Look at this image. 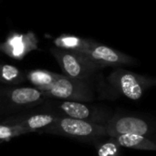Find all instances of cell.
Returning <instances> with one entry per match:
<instances>
[{
  "mask_svg": "<svg viewBox=\"0 0 156 156\" xmlns=\"http://www.w3.org/2000/svg\"><path fill=\"white\" fill-rule=\"evenodd\" d=\"M38 133L55 134L89 142H95L107 137L103 124L92 123L59 115L54 123L43 129Z\"/></svg>",
  "mask_w": 156,
  "mask_h": 156,
  "instance_id": "6da1fadb",
  "label": "cell"
},
{
  "mask_svg": "<svg viewBox=\"0 0 156 156\" xmlns=\"http://www.w3.org/2000/svg\"><path fill=\"white\" fill-rule=\"evenodd\" d=\"M42 92L46 98L68 101L90 102L94 100L93 91L87 81L74 80L63 74H58L56 80Z\"/></svg>",
  "mask_w": 156,
  "mask_h": 156,
  "instance_id": "7a4b0ae2",
  "label": "cell"
},
{
  "mask_svg": "<svg viewBox=\"0 0 156 156\" xmlns=\"http://www.w3.org/2000/svg\"><path fill=\"white\" fill-rule=\"evenodd\" d=\"M108 80L116 90L132 101L143 98L144 93L156 84L155 80L153 78L124 69H117L112 71L109 75Z\"/></svg>",
  "mask_w": 156,
  "mask_h": 156,
  "instance_id": "3957f363",
  "label": "cell"
},
{
  "mask_svg": "<svg viewBox=\"0 0 156 156\" xmlns=\"http://www.w3.org/2000/svg\"><path fill=\"white\" fill-rule=\"evenodd\" d=\"M51 54L57 60L63 75L82 81H87L99 69L84 55L78 52L51 48Z\"/></svg>",
  "mask_w": 156,
  "mask_h": 156,
  "instance_id": "277c9868",
  "label": "cell"
},
{
  "mask_svg": "<svg viewBox=\"0 0 156 156\" xmlns=\"http://www.w3.org/2000/svg\"><path fill=\"white\" fill-rule=\"evenodd\" d=\"M81 54L99 69L105 67H118L135 63V59L133 57L93 40Z\"/></svg>",
  "mask_w": 156,
  "mask_h": 156,
  "instance_id": "5b68a950",
  "label": "cell"
},
{
  "mask_svg": "<svg viewBox=\"0 0 156 156\" xmlns=\"http://www.w3.org/2000/svg\"><path fill=\"white\" fill-rule=\"evenodd\" d=\"M107 137L122 134H139L148 137L151 133L150 125L142 118L131 115H115L104 124Z\"/></svg>",
  "mask_w": 156,
  "mask_h": 156,
  "instance_id": "8992f818",
  "label": "cell"
},
{
  "mask_svg": "<svg viewBox=\"0 0 156 156\" xmlns=\"http://www.w3.org/2000/svg\"><path fill=\"white\" fill-rule=\"evenodd\" d=\"M38 48V40L33 32H11L0 43V51L14 59H23L31 51Z\"/></svg>",
  "mask_w": 156,
  "mask_h": 156,
  "instance_id": "52a82bcc",
  "label": "cell"
},
{
  "mask_svg": "<svg viewBox=\"0 0 156 156\" xmlns=\"http://www.w3.org/2000/svg\"><path fill=\"white\" fill-rule=\"evenodd\" d=\"M57 108L61 112V116L81 120L92 123L105 124L110 119L108 113L95 106L86 104V102L63 101L57 104Z\"/></svg>",
  "mask_w": 156,
  "mask_h": 156,
  "instance_id": "ba28073f",
  "label": "cell"
},
{
  "mask_svg": "<svg viewBox=\"0 0 156 156\" xmlns=\"http://www.w3.org/2000/svg\"><path fill=\"white\" fill-rule=\"evenodd\" d=\"M58 115L51 113H39L28 116L20 120H11L6 121L5 123L14 124L19 127L25 134L30 133H39L43 129L50 126L56 122Z\"/></svg>",
  "mask_w": 156,
  "mask_h": 156,
  "instance_id": "9c48e42d",
  "label": "cell"
},
{
  "mask_svg": "<svg viewBox=\"0 0 156 156\" xmlns=\"http://www.w3.org/2000/svg\"><path fill=\"white\" fill-rule=\"evenodd\" d=\"M7 99L16 105L27 106L41 102L46 97L43 92L35 87H20L9 89L5 91Z\"/></svg>",
  "mask_w": 156,
  "mask_h": 156,
  "instance_id": "30bf717a",
  "label": "cell"
},
{
  "mask_svg": "<svg viewBox=\"0 0 156 156\" xmlns=\"http://www.w3.org/2000/svg\"><path fill=\"white\" fill-rule=\"evenodd\" d=\"M112 138L120 147L140 151H155V143L146 136L139 134H122Z\"/></svg>",
  "mask_w": 156,
  "mask_h": 156,
  "instance_id": "8fae6325",
  "label": "cell"
},
{
  "mask_svg": "<svg viewBox=\"0 0 156 156\" xmlns=\"http://www.w3.org/2000/svg\"><path fill=\"white\" fill-rule=\"evenodd\" d=\"M91 39L83 38L69 34L59 35L53 40V44L57 48L78 53H82L91 44Z\"/></svg>",
  "mask_w": 156,
  "mask_h": 156,
  "instance_id": "7c38bea8",
  "label": "cell"
},
{
  "mask_svg": "<svg viewBox=\"0 0 156 156\" xmlns=\"http://www.w3.org/2000/svg\"><path fill=\"white\" fill-rule=\"evenodd\" d=\"M58 73L51 72L45 69H33L27 72V80L39 90H44L48 88L58 78Z\"/></svg>",
  "mask_w": 156,
  "mask_h": 156,
  "instance_id": "4fadbf2b",
  "label": "cell"
},
{
  "mask_svg": "<svg viewBox=\"0 0 156 156\" xmlns=\"http://www.w3.org/2000/svg\"><path fill=\"white\" fill-rule=\"evenodd\" d=\"M25 76L22 71L13 65L0 64V83L16 85L24 81Z\"/></svg>",
  "mask_w": 156,
  "mask_h": 156,
  "instance_id": "5bb4252c",
  "label": "cell"
},
{
  "mask_svg": "<svg viewBox=\"0 0 156 156\" xmlns=\"http://www.w3.org/2000/svg\"><path fill=\"white\" fill-rule=\"evenodd\" d=\"M121 147L111 137L108 140L102 141L97 146L98 156H120Z\"/></svg>",
  "mask_w": 156,
  "mask_h": 156,
  "instance_id": "9a60e30c",
  "label": "cell"
},
{
  "mask_svg": "<svg viewBox=\"0 0 156 156\" xmlns=\"http://www.w3.org/2000/svg\"><path fill=\"white\" fill-rule=\"evenodd\" d=\"M24 132L14 124H0V143H7L12 139L24 135Z\"/></svg>",
  "mask_w": 156,
  "mask_h": 156,
  "instance_id": "2e32d148",
  "label": "cell"
}]
</instances>
